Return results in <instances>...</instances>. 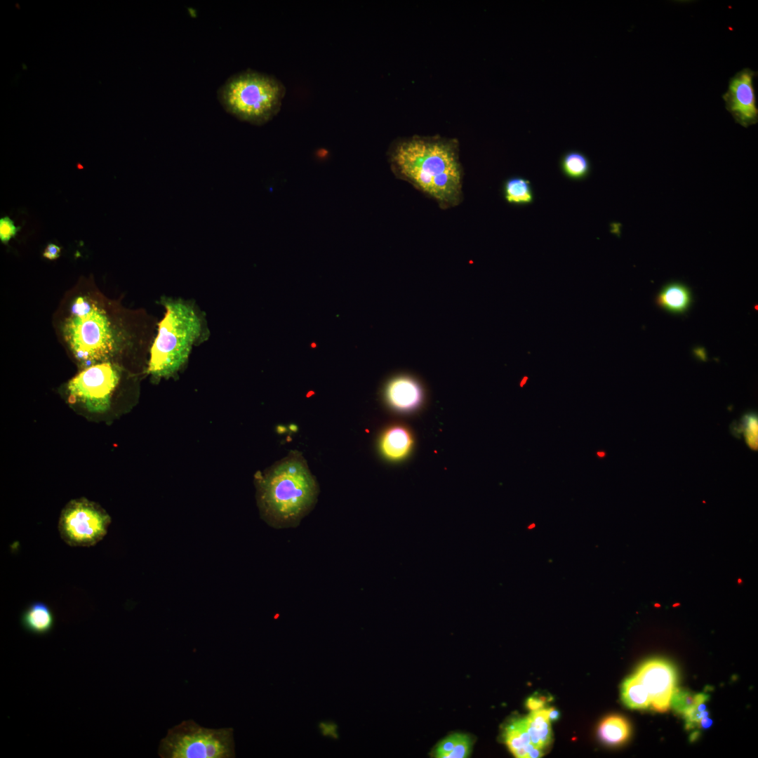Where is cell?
Returning <instances> with one entry per match:
<instances>
[{
    "label": "cell",
    "mask_w": 758,
    "mask_h": 758,
    "mask_svg": "<svg viewBox=\"0 0 758 758\" xmlns=\"http://www.w3.org/2000/svg\"><path fill=\"white\" fill-rule=\"evenodd\" d=\"M390 404L400 411H411L417 408L423 399V391L419 383L408 376H399L391 380L386 389Z\"/></svg>",
    "instance_id": "11"
},
{
    "label": "cell",
    "mask_w": 758,
    "mask_h": 758,
    "mask_svg": "<svg viewBox=\"0 0 758 758\" xmlns=\"http://www.w3.org/2000/svg\"><path fill=\"white\" fill-rule=\"evenodd\" d=\"M741 583H742L741 579L740 578L738 579V583L740 584Z\"/></svg>",
    "instance_id": "31"
},
{
    "label": "cell",
    "mask_w": 758,
    "mask_h": 758,
    "mask_svg": "<svg viewBox=\"0 0 758 758\" xmlns=\"http://www.w3.org/2000/svg\"><path fill=\"white\" fill-rule=\"evenodd\" d=\"M20 623L24 630L29 633L45 635L54 627V614L45 603L34 601L29 604L22 611Z\"/></svg>",
    "instance_id": "12"
},
{
    "label": "cell",
    "mask_w": 758,
    "mask_h": 758,
    "mask_svg": "<svg viewBox=\"0 0 758 758\" xmlns=\"http://www.w3.org/2000/svg\"><path fill=\"white\" fill-rule=\"evenodd\" d=\"M707 715L708 712L705 703L698 705L684 715L686 729H693L696 725H699L701 719Z\"/></svg>",
    "instance_id": "25"
},
{
    "label": "cell",
    "mask_w": 758,
    "mask_h": 758,
    "mask_svg": "<svg viewBox=\"0 0 758 758\" xmlns=\"http://www.w3.org/2000/svg\"><path fill=\"white\" fill-rule=\"evenodd\" d=\"M165 312L149 350L147 372L154 378L175 374L189 359L195 345L208 336L206 321L194 302L164 298Z\"/></svg>",
    "instance_id": "3"
},
{
    "label": "cell",
    "mask_w": 758,
    "mask_h": 758,
    "mask_svg": "<svg viewBox=\"0 0 758 758\" xmlns=\"http://www.w3.org/2000/svg\"><path fill=\"white\" fill-rule=\"evenodd\" d=\"M709 696L705 693H692L675 687L672 694L670 706L683 716L700 703H705Z\"/></svg>",
    "instance_id": "22"
},
{
    "label": "cell",
    "mask_w": 758,
    "mask_h": 758,
    "mask_svg": "<svg viewBox=\"0 0 758 758\" xmlns=\"http://www.w3.org/2000/svg\"><path fill=\"white\" fill-rule=\"evenodd\" d=\"M597 456H599V457H604V456H605V453H604V452H603V451H601V452H600V451H599V452H597Z\"/></svg>",
    "instance_id": "29"
},
{
    "label": "cell",
    "mask_w": 758,
    "mask_h": 758,
    "mask_svg": "<svg viewBox=\"0 0 758 758\" xmlns=\"http://www.w3.org/2000/svg\"><path fill=\"white\" fill-rule=\"evenodd\" d=\"M559 164L564 175L572 180H583L591 171V163L587 156L576 149L564 152L559 158Z\"/></svg>",
    "instance_id": "17"
},
{
    "label": "cell",
    "mask_w": 758,
    "mask_h": 758,
    "mask_svg": "<svg viewBox=\"0 0 758 758\" xmlns=\"http://www.w3.org/2000/svg\"><path fill=\"white\" fill-rule=\"evenodd\" d=\"M159 754L162 758H234V730L209 729L185 720L168 730Z\"/></svg>",
    "instance_id": "6"
},
{
    "label": "cell",
    "mask_w": 758,
    "mask_h": 758,
    "mask_svg": "<svg viewBox=\"0 0 758 758\" xmlns=\"http://www.w3.org/2000/svg\"><path fill=\"white\" fill-rule=\"evenodd\" d=\"M757 72L744 68L732 77L727 91L722 95L725 107L735 121L747 127L758 119V109L754 87Z\"/></svg>",
    "instance_id": "9"
},
{
    "label": "cell",
    "mask_w": 758,
    "mask_h": 758,
    "mask_svg": "<svg viewBox=\"0 0 758 758\" xmlns=\"http://www.w3.org/2000/svg\"><path fill=\"white\" fill-rule=\"evenodd\" d=\"M598 734L600 739L606 744L620 745L629 738L630 726L624 717L619 715H611L601 722Z\"/></svg>",
    "instance_id": "18"
},
{
    "label": "cell",
    "mask_w": 758,
    "mask_h": 758,
    "mask_svg": "<svg viewBox=\"0 0 758 758\" xmlns=\"http://www.w3.org/2000/svg\"><path fill=\"white\" fill-rule=\"evenodd\" d=\"M526 718L527 731L531 743L544 750L552 741V730L547 716V709L541 708L531 711Z\"/></svg>",
    "instance_id": "16"
},
{
    "label": "cell",
    "mask_w": 758,
    "mask_h": 758,
    "mask_svg": "<svg viewBox=\"0 0 758 758\" xmlns=\"http://www.w3.org/2000/svg\"><path fill=\"white\" fill-rule=\"evenodd\" d=\"M110 523V516L102 507L82 498L70 500L62 509L58 531L69 546L91 547L102 540Z\"/></svg>",
    "instance_id": "7"
},
{
    "label": "cell",
    "mask_w": 758,
    "mask_h": 758,
    "mask_svg": "<svg viewBox=\"0 0 758 758\" xmlns=\"http://www.w3.org/2000/svg\"><path fill=\"white\" fill-rule=\"evenodd\" d=\"M547 701V698L545 696L533 695L527 699L526 705L529 710L534 711L543 708Z\"/></svg>",
    "instance_id": "26"
},
{
    "label": "cell",
    "mask_w": 758,
    "mask_h": 758,
    "mask_svg": "<svg viewBox=\"0 0 758 758\" xmlns=\"http://www.w3.org/2000/svg\"><path fill=\"white\" fill-rule=\"evenodd\" d=\"M121 377V367L112 361L86 367L67 384L69 401L91 413H104L110 406Z\"/></svg>",
    "instance_id": "8"
},
{
    "label": "cell",
    "mask_w": 758,
    "mask_h": 758,
    "mask_svg": "<svg viewBox=\"0 0 758 758\" xmlns=\"http://www.w3.org/2000/svg\"><path fill=\"white\" fill-rule=\"evenodd\" d=\"M547 716L550 722H554L559 719L560 714L557 709L554 707H550L547 708Z\"/></svg>",
    "instance_id": "28"
},
{
    "label": "cell",
    "mask_w": 758,
    "mask_h": 758,
    "mask_svg": "<svg viewBox=\"0 0 758 758\" xmlns=\"http://www.w3.org/2000/svg\"><path fill=\"white\" fill-rule=\"evenodd\" d=\"M471 738L464 733H453L442 740L434 755L438 758H465L471 752Z\"/></svg>",
    "instance_id": "21"
},
{
    "label": "cell",
    "mask_w": 758,
    "mask_h": 758,
    "mask_svg": "<svg viewBox=\"0 0 758 758\" xmlns=\"http://www.w3.org/2000/svg\"><path fill=\"white\" fill-rule=\"evenodd\" d=\"M60 246L53 243H49L44 248L42 256L48 260H54L58 259L60 256Z\"/></svg>",
    "instance_id": "27"
},
{
    "label": "cell",
    "mask_w": 758,
    "mask_h": 758,
    "mask_svg": "<svg viewBox=\"0 0 758 758\" xmlns=\"http://www.w3.org/2000/svg\"><path fill=\"white\" fill-rule=\"evenodd\" d=\"M21 230L20 226H16L14 220L9 216L5 215L0 218V241L8 245L10 241L15 238Z\"/></svg>",
    "instance_id": "24"
},
{
    "label": "cell",
    "mask_w": 758,
    "mask_h": 758,
    "mask_svg": "<svg viewBox=\"0 0 758 758\" xmlns=\"http://www.w3.org/2000/svg\"><path fill=\"white\" fill-rule=\"evenodd\" d=\"M503 738L514 757H528V753L534 745L527 731L526 717L516 718L510 722L505 728Z\"/></svg>",
    "instance_id": "15"
},
{
    "label": "cell",
    "mask_w": 758,
    "mask_h": 758,
    "mask_svg": "<svg viewBox=\"0 0 758 758\" xmlns=\"http://www.w3.org/2000/svg\"><path fill=\"white\" fill-rule=\"evenodd\" d=\"M503 193L506 201L514 205H528L533 202L534 194L531 182L520 176L505 180Z\"/></svg>",
    "instance_id": "19"
},
{
    "label": "cell",
    "mask_w": 758,
    "mask_h": 758,
    "mask_svg": "<svg viewBox=\"0 0 758 758\" xmlns=\"http://www.w3.org/2000/svg\"><path fill=\"white\" fill-rule=\"evenodd\" d=\"M635 674L646 689L653 707L660 712L667 710L677 683L674 667L667 660L654 658L643 663Z\"/></svg>",
    "instance_id": "10"
},
{
    "label": "cell",
    "mask_w": 758,
    "mask_h": 758,
    "mask_svg": "<svg viewBox=\"0 0 758 758\" xmlns=\"http://www.w3.org/2000/svg\"><path fill=\"white\" fill-rule=\"evenodd\" d=\"M390 161L398 178L436 200L443 208L462 199V168L454 143L413 138L395 144Z\"/></svg>",
    "instance_id": "1"
},
{
    "label": "cell",
    "mask_w": 758,
    "mask_h": 758,
    "mask_svg": "<svg viewBox=\"0 0 758 758\" xmlns=\"http://www.w3.org/2000/svg\"><path fill=\"white\" fill-rule=\"evenodd\" d=\"M740 429L742 430L747 445L752 450H757V415L754 412L745 414L741 420Z\"/></svg>",
    "instance_id": "23"
},
{
    "label": "cell",
    "mask_w": 758,
    "mask_h": 758,
    "mask_svg": "<svg viewBox=\"0 0 758 758\" xmlns=\"http://www.w3.org/2000/svg\"><path fill=\"white\" fill-rule=\"evenodd\" d=\"M526 380H527V377H525L524 379L522 380V383H521V386L523 385V384L525 383Z\"/></svg>",
    "instance_id": "30"
},
{
    "label": "cell",
    "mask_w": 758,
    "mask_h": 758,
    "mask_svg": "<svg viewBox=\"0 0 758 758\" xmlns=\"http://www.w3.org/2000/svg\"><path fill=\"white\" fill-rule=\"evenodd\" d=\"M285 93L277 78L248 69L228 77L218 89L217 98L238 119L262 125L279 112Z\"/></svg>",
    "instance_id": "5"
},
{
    "label": "cell",
    "mask_w": 758,
    "mask_h": 758,
    "mask_svg": "<svg viewBox=\"0 0 758 758\" xmlns=\"http://www.w3.org/2000/svg\"><path fill=\"white\" fill-rule=\"evenodd\" d=\"M61 329L70 352L84 368L111 361L126 341L104 307L87 295L72 300Z\"/></svg>",
    "instance_id": "4"
},
{
    "label": "cell",
    "mask_w": 758,
    "mask_h": 758,
    "mask_svg": "<svg viewBox=\"0 0 758 758\" xmlns=\"http://www.w3.org/2000/svg\"><path fill=\"white\" fill-rule=\"evenodd\" d=\"M621 698L627 707L634 710L646 709L651 705L649 693L635 674L623 681Z\"/></svg>",
    "instance_id": "20"
},
{
    "label": "cell",
    "mask_w": 758,
    "mask_h": 758,
    "mask_svg": "<svg viewBox=\"0 0 758 758\" xmlns=\"http://www.w3.org/2000/svg\"><path fill=\"white\" fill-rule=\"evenodd\" d=\"M261 508L279 528L297 526L314 507L319 494L316 479L298 451L276 465L259 482Z\"/></svg>",
    "instance_id": "2"
},
{
    "label": "cell",
    "mask_w": 758,
    "mask_h": 758,
    "mask_svg": "<svg viewBox=\"0 0 758 758\" xmlns=\"http://www.w3.org/2000/svg\"><path fill=\"white\" fill-rule=\"evenodd\" d=\"M691 302V290L687 286L680 282L666 284L662 288L656 298V303L660 308L674 314L686 312Z\"/></svg>",
    "instance_id": "14"
},
{
    "label": "cell",
    "mask_w": 758,
    "mask_h": 758,
    "mask_svg": "<svg viewBox=\"0 0 758 758\" xmlns=\"http://www.w3.org/2000/svg\"><path fill=\"white\" fill-rule=\"evenodd\" d=\"M413 444L411 434L406 427L394 426L384 432L380 445L383 454L387 458L399 460L409 453Z\"/></svg>",
    "instance_id": "13"
}]
</instances>
